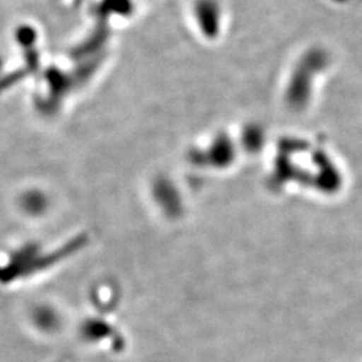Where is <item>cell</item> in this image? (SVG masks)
<instances>
[{"instance_id": "obj_1", "label": "cell", "mask_w": 362, "mask_h": 362, "mask_svg": "<svg viewBox=\"0 0 362 362\" xmlns=\"http://www.w3.org/2000/svg\"><path fill=\"white\" fill-rule=\"evenodd\" d=\"M196 16L206 35L216 34L219 30L220 10L215 0H199L196 3Z\"/></svg>"}]
</instances>
